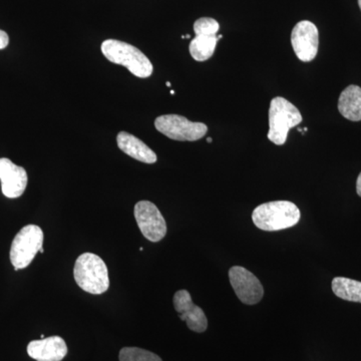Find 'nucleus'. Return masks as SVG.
Returning a JSON list of instances; mask_svg holds the SVG:
<instances>
[{
  "label": "nucleus",
  "mask_w": 361,
  "mask_h": 361,
  "mask_svg": "<svg viewBox=\"0 0 361 361\" xmlns=\"http://www.w3.org/2000/svg\"><path fill=\"white\" fill-rule=\"evenodd\" d=\"M173 301L175 310L177 311L180 319L187 323L189 329L198 334L206 331L208 319L203 310L192 301L189 292L185 289L176 292Z\"/></svg>",
  "instance_id": "10"
},
{
  "label": "nucleus",
  "mask_w": 361,
  "mask_h": 361,
  "mask_svg": "<svg viewBox=\"0 0 361 361\" xmlns=\"http://www.w3.org/2000/svg\"><path fill=\"white\" fill-rule=\"evenodd\" d=\"M222 37H223L222 35H217V39H222Z\"/></svg>",
  "instance_id": "22"
},
{
  "label": "nucleus",
  "mask_w": 361,
  "mask_h": 361,
  "mask_svg": "<svg viewBox=\"0 0 361 361\" xmlns=\"http://www.w3.org/2000/svg\"><path fill=\"white\" fill-rule=\"evenodd\" d=\"M213 140L211 139V137H208V139H207V142H212Z\"/></svg>",
  "instance_id": "21"
},
{
  "label": "nucleus",
  "mask_w": 361,
  "mask_h": 361,
  "mask_svg": "<svg viewBox=\"0 0 361 361\" xmlns=\"http://www.w3.org/2000/svg\"><path fill=\"white\" fill-rule=\"evenodd\" d=\"M338 111L349 121H361V87L349 85L341 92L338 99Z\"/></svg>",
  "instance_id": "14"
},
{
  "label": "nucleus",
  "mask_w": 361,
  "mask_h": 361,
  "mask_svg": "<svg viewBox=\"0 0 361 361\" xmlns=\"http://www.w3.org/2000/svg\"><path fill=\"white\" fill-rule=\"evenodd\" d=\"M40 338H42V339H44V334H42V336H40Z\"/></svg>",
  "instance_id": "26"
},
{
  "label": "nucleus",
  "mask_w": 361,
  "mask_h": 361,
  "mask_svg": "<svg viewBox=\"0 0 361 361\" xmlns=\"http://www.w3.org/2000/svg\"><path fill=\"white\" fill-rule=\"evenodd\" d=\"M0 180L4 196L9 199L20 198L27 186V173L7 158L0 159Z\"/></svg>",
  "instance_id": "11"
},
{
  "label": "nucleus",
  "mask_w": 361,
  "mask_h": 361,
  "mask_svg": "<svg viewBox=\"0 0 361 361\" xmlns=\"http://www.w3.org/2000/svg\"><path fill=\"white\" fill-rule=\"evenodd\" d=\"M102 52L108 61L127 68L135 77L147 78L153 75L151 61L137 47L116 39H106L102 44Z\"/></svg>",
  "instance_id": "3"
},
{
  "label": "nucleus",
  "mask_w": 361,
  "mask_h": 361,
  "mask_svg": "<svg viewBox=\"0 0 361 361\" xmlns=\"http://www.w3.org/2000/svg\"><path fill=\"white\" fill-rule=\"evenodd\" d=\"M229 279L235 293L241 302L254 305L260 302L264 295V288L257 277L241 266H234L229 270Z\"/></svg>",
  "instance_id": "8"
},
{
  "label": "nucleus",
  "mask_w": 361,
  "mask_h": 361,
  "mask_svg": "<svg viewBox=\"0 0 361 361\" xmlns=\"http://www.w3.org/2000/svg\"><path fill=\"white\" fill-rule=\"evenodd\" d=\"M156 129L169 139L180 142H195L202 139L208 132L203 123H194L185 116L164 115L155 121Z\"/></svg>",
  "instance_id": "6"
},
{
  "label": "nucleus",
  "mask_w": 361,
  "mask_h": 361,
  "mask_svg": "<svg viewBox=\"0 0 361 361\" xmlns=\"http://www.w3.org/2000/svg\"><path fill=\"white\" fill-rule=\"evenodd\" d=\"M219 28L218 21L211 18H201L194 23V32L196 35H217Z\"/></svg>",
  "instance_id": "18"
},
{
  "label": "nucleus",
  "mask_w": 361,
  "mask_h": 361,
  "mask_svg": "<svg viewBox=\"0 0 361 361\" xmlns=\"http://www.w3.org/2000/svg\"><path fill=\"white\" fill-rule=\"evenodd\" d=\"M166 85H167L168 87H171V82H166Z\"/></svg>",
  "instance_id": "25"
},
{
  "label": "nucleus",
  "mask_w": 361,
  "mask_h": 361,
  "mask_svg": "<svg viewBox=\"0 0 361 361\" xmlns=\"http://www.w3.org/2000/svg\"><path fill=\"white\" fill-rule=\"evenodd\" d=\"M118 358L120 361H163L155 353L139 348H123Z\"/></svg>",
  "instance_id": "17"
},
{
  "label": "nucleus",
  "mask_w": 361,
  "mask_h": 361,
  "mask_svg": "<svg viewBox=\"0 0 361 361\" xmlns=\"http://www.w3.org/2000/svg\"><path fill=\"white\" fill-rule=\"evenodd\" d=\"M358 6H360L361 11V0H358Z\"/></svg>",
  "instance_id": "23"
},
{
  "label": "nucleus",
  "mask_w": 361,
  "mask_h": 361,
  "mask_svg": "<svg viewBox=\"0 0 361 361\" xmlns=\"http://www.w3.org/2000/svg\"><path fill=\"white\" fill-rule=\"evenodd\" d=\"M252 220L263 231H280L295 226L300 220V211L292 202H269L254 209Z\"/></svg>",
  "instance_id": "1"
},
{
  "label": "nucleus",
  "mask_w": 361,
  "mask_h": 361,
  "mask_svg": "<svg viewBox=\"0 0 361 361\" xmlns=\"http://www.w3.org/2000/svg\"><path fill=\"white\" fill-rule=\"evenodd\" d=\"M302 122V116L298 109L281 97L271 101L269 110V132L268 139L277 146L287 141L289 130Z\"/></svg>",
  "instance_id": "4"
},
{
  "label": "nucleus",
  "mask_w": 361,
  "mask_h": 361,
  "mask_svg": "<svg viewBox=\"0 0 361 361\" xmlns=\"http://www.w3.org/2000/svg\"><path fill=\"white\" fill-rule=\"evenodd\" d=\"M73 277L80 289L99 295L110 287L109 270L103 259L94 253L78 256L73 268Z\"/></svg>",
  "instance_id": "2"
},
{
  "label": "nucleus",
  "mask_w": 361,
  "mask_h": 361,
  "mask_svg": "<svg viewBox=\"0 0 361 361\" xmlns=\"http://www.w3.org/2000/svg\"><path fill=\"white\" fill-rule=\"evenodd\" d=\"M332 290L343 300L361 303V282L349 278L336 277L332 280Z\"/></svg>",
  "instance_id": "16"
},
{
  "label": "nucleus",
  "mask_w": 361,
  "mask_h": 361,
  "mask_svg": "<svg viewBox=\"0 0 361 361\" xmlns=\"http://www.w3.org/2000/svg\"><path fill=\"white\" fill-rule=\"evenodd\" d=\"M27 353L37 361H61L68 355V346L61 337L51 336L30 342Z\"/></svg>",
  "instance_id": "12"
},
{
  "label": "nucleus",
  "mask_w": 361,
  "mask_h": 361,
  "mask_svg": "<svg viewBox=\"0 0 361 361\" xmlns=\"http://www.w3.org/2000/svg\"><path fill=\"white\" fill-rule=\"evenodd\" d=\"M217 35H196L190 44V54L197 61H206L212 58L218 42Z\"/></svg>",
  "instance_id": "15"
},
{
  "label": "nucleus",
  "mask_w": 361,
  "mask_h": 361,
  "mask_svg": "<svg viewBox=\"0 0 361 361\" xmlns=\"http://www.w3.org/2000/svg\"><path fill=\"white\" fill-rule=\"evenodd\" d=\"M116 142L121 151L135 160L145 164H155L158 158L155 152L144 142L127 132L118 133Z\"/></svg>",
  "instance_id": "13"
},
{
  "label": "nucleus",
  "mask_w": 361,
  "mask_h": 361,
  "mask_svg": "<svg viewBox=\"0 0 361 361\" xmlns=\"http://www.w3.org/2000/svg\"><path fill=\"white\" fill-rule=\"evenodd\" d=\"M135 218L145 238L159 242L167 234V223L155 204L140 201L135 206Z\"/></svg>",
  "instance_id": "7"
},
{
  "label": "nucleus",
  "mask_w": 361,
  "mask_h": 361,
  "mask_svg": "<svg viewBox=\"0 0 361 361\" xmlns=\"http://www.w3.org/2000/svg\"><path fill=\"white\" fill-rule=\"evenodd\" d=\"M39 252H40V253H44V248L40 249Z\"/></svg>",
  "instance_id": "24"
},
{
  "label": "nucleus",
  "mask_w": 361,
  "mask_h": 361,
  "mask_svg": "<svg viewBox=\"0 0 361 361\" xmlns=\"http://www.w3.org/2000/svg\"><path fill=\"white\" fill-rule=\"evenodd\" d=\"M291 44L297 58L303 63H310L317 56L319 33L314 23L303 20L294 26Z\"/></svg>",
  "instance_id": "9"
},
{
  "label": "nucleus",
  "mask_w": 361,
  "mask_h": 361,
  "mask_svg": "<svg viewBox=\"0 0 361 361\" xmlns=\"http://www.w3.org/2000/svg\"><path fill=\"white\" fill-rule=\"evenodd\" d=\"M356 192H357L358 196L361 197V173L357 178V182H356Z\"/></svg>",
  "instance_id": "20"
},
{
  "label": "nucleus",
  "mask_w": 361,
  "mask_h": 361,
  "mask_svg": "<svg viewBox=\"0 0 361 361\" xmlns=\"http://www.w3.org/2000/svg\"><path fill=\"white\" fill-rule=\"evenodd\" d=\"M9 44L8 35L4 30H0V49H4Z\"/></svg>",
  "instance_id": "19"
},
{
  "label": "nucleus",
  "mask_w": 361,
  "mask_h": 361,
  "mask_svg": "<svg viewBox=\"0 0 361 361\" xmlns=\"http://www.w3.org/2000/svg\"><path fill=\"white\" fill-rule=\"evenodd\" d=\"M44 244V232L37 225H26L13 239L11 261L14 270L25 269L32 262Z\"/></svg>",
  "instance_id": "5"
}]
</instances>
